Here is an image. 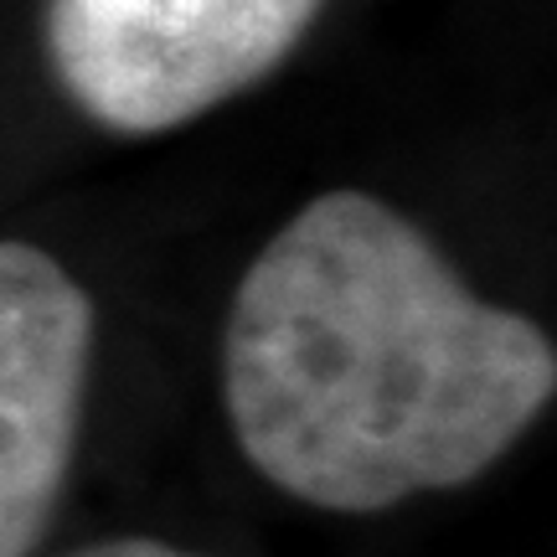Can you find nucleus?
<instances>
[{
    "label": "nucleus",
    "mask_w": 557,
    "mask_h": 557,
    "mask_svg": "<svg viewBox=\"0 0 557 557\" xmlns=\"http://www.w3.org/2000/svg\"><path fill=\"white\" fill-rule=\"evenodd\" d=\"M553 393L547 331L480 299L367 191H325L263 243L222 341L248 465L346 517L480 480Z\"/></svg>",
    "instance_id": "f257e3e1"
},
{
    "label": "nucleus",
    "mask_w": 557,
    "mask_h": 557,
    "mask_svg": "<svg viewBox=\"0 0 557 557\" xmlns=\"http://www.w3.org/2000/svg\"><path fill=\"white\" fill-rule=\"evenodd\" d=\"M325 0H52L62 88L120 135H160L269 78Z\"/></svg>",
    "instance_id": "f03ea898"
},
{
    "label": "nucleus",
    "mask_w": 557,
    "mask_h": 557,
    "mask_svg": "<svg viewBox=\"0 0 557 557\" xmlns=\"http://www.w3.org/2000/svg\"><path fill=\"white\" fill-rule=\"evenodd\" d=\"M94 299L52 253L0 243V557H32L83 434Z\"/></svg>",
    "instance_id": "7ed1b4c3"
},
{
    "label": "nucleus",
    "mask_w": 557,
    "mask_h": 557,
    "mask_svg": "<svg viewBox=\"0 0 557 557\" xmlns=\"http://www.w3.org/2000/svg\"><path fill=\"white\" fill-rule=\"evenodd\" d=\"M67 557H207V553H186V547H171V542H156V537H114Z\"/></svg>",
    "instance_id": "20e7f679"
}]
</instances>
